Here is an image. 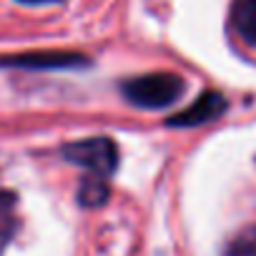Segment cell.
<instances>
[{
    "mask_svg": "<svg viewBox=\"0 0 256 256\" xmlns=\"http://www.w3.org/2000/svg\"><path fill=\"white\" fill-rule=\"evenodd\" d=\"M0 66L13 68H30V70H48V68H78L86 66V58L78 53H60V50H43V53H23L3 58Z\"/></svg>",
    "mask_w": 256,
    "mask_h": 256,
    "instance_id": "cell-4",
    "label": "cell"
},
{
    "mask_svg": "<svg viewBox=\"0 0 256 256\" xmlns=\"http://www.w3.org/2000/svg\"><path fill=\"white\" fill-rule=\"evenodd\" d=\"M23 3H50V0H23Z\"/></svg>",
    "mask_w": 256,
    "mask_h": 256,
    "instance_id": "cell-7",
    "label": "cell"
},
{
    "mask_svg": "<svg viewBox=\"0 0 256 256\" xmlns=\"http://www.w3.org/2000/svg\"><path fill=\"white\" fill-rule=\"evenodd\" d=\"M224 110H226V98L221 93H216V90H206L186 110L176 113L168 123L171 126H181V128H191V126H201V123H208V120L218 118Z\"/></svg>",
    "mask_w": 256,
    "mask_h": 256,
    "instance_id": "cell-3",
    "label": "cell"
},
{
    "mask_svg": "<svg viewBox=\"0 0 256 256\" xmlns=\"http://www.w3.org/2000/svg\"><path fill=\"white\" fill-rule=\"evenodd\" d=\"M231 23L246 43L256 46V0H236Z\"/></svg>",
    "mask_w": 256,
    "mask_h": 256,
    "instance_id": "cell-5",
    "label": "cell"
},
{
    "mask_svg": "<svg viewBox=\"0 0 256 256\" xmlns=\"http://www.w3.org/2000/svg\"><path fill=\"white\" fill-rule=\"evenodd\" d=\"M63 156L70 164L83 166L86 171H90L98 178H108L116 171V166H118V148L106 136H96V138L68 144L63 148Z\"/></svg>",
    "mask_w": 256,
    "mask_h": 256,
    "instance_id": "cell-2",
    "label": "cell"
},
{
    "mask_svg": "<svg viewBox=\"0 0 256 256\" xmlns=\"http://www.w3.org/2000/svg\"><path fill=\"white\" fill-rule=\"evenodd\" d=\"M106 198H108V186L98 176H90L78 191V204L83 206H100L106 204Z\"/></svg>",
    "mask_w": 256,
    "mask_h": 256,
    "instance_id": "cell-6",
    "label": "cell"
},
{
    "mask_svg": "<svg viewBox=\"0 0 256 256\" xmlns=\"http://www.w3.org/2000/svg\"><path fill=\"white\" fill-rule=\"evenodd\" d=\"M184 93V80L176 73H148L123 83V96L138 108L161 110L178 100Z\"/></svg>",
    "mask_w": 256,
    "mask_h": 256,
    "instance_id": "cell-1",
    "label": "cell"
}]
</instances>
